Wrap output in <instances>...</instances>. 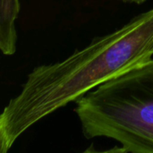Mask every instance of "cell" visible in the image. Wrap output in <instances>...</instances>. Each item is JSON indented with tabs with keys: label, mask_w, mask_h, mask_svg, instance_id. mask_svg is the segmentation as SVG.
I'll use <instances>...</instances> for the list:
<instances>
[{
	"label": "cell",
	"mask_w": 153,
	"mask_h": 153,
	"mask_svg": "<svg viewBox=\"0 0 153 153\" xmlns=\"http://www.w3.org/2000/svg\"><path fill=\"white\" fill-rule=\"evenodd\" d=\"M87 139L105 137L117 152L153 153V59L106 82L75 101Z\"/></svg>",
	"instance_id": "cell-2"
},
{
	"label": "cell",
	"mask_w": 153,
	"mask_h": 153,
	"mask_svg": "<svg viewBox=\"0 0 153 153\" xmlns=\"http://www.w3.org/2000/svg\"><path fill=\"white\" fill-rule=\"evenodd\" d=\"M124 2H126V3H134V4H143L144 3L146 0H122Z\"/></svg>",
	"instance_id": "cell-4"
},
{
	"label": "cell",
	"mask_w": 153,
	"mask_h": 153,
	"mask_svg": "<svg viewBox=\"0 0 153 153\" xmlns=\"http://www.w3.org/2000/svg\"><path fill=\"white\" fill-rule=\"evenodd\" d=\"M153 56V8L62 61L35 67L0 115V152L31 126Z\"/></svg>",
	"instance_id": "cell-1"
},
{
	"label": "cell",
	"mask_w": 153,
	"mask_h": 153,
	"mask_svg": "<svg viewBox=\"0 0 153 153\" xmlns=\"http://www.w3.org/2000/svg\"><path fill=\"white\" fill-rule=\"evenodd\" d=\"M20 8L19 0L0 1V49L5 56H12L16 51L15 21Z\"/></svg>",
	"instance_id": "cell-3"
}]
</instances>
